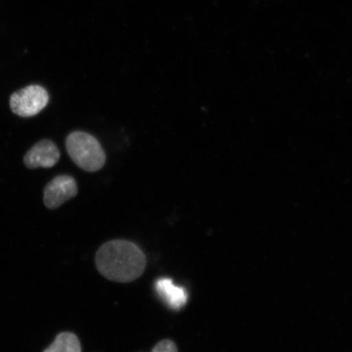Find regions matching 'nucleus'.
Instances as JSON below:
<instances>
[{
  "mask_svg": "<svg viewBox=\"0 0 352 352\" xmlns=\"http://www.w3.org/2000/svg\"><path fill=\"white\" fill-rule=\"evenodd\" d=\"M43 193L44 205L54 210L77 195V183L72 176L58 175L47 184Z\"/></svg>",
  "mask_w": 352,
  "mask_h": 352,
  "instance_id": "4",
  "label": "nucleus"
},
{
  "mask_svg": "<svg viewBox=\"0 0 352 352\" xmlns=\"http://www.w3.org/2000/svg\"><path fill=\"white\" fill-rule=\"evenodd\" d=\"M66 148L72 160L81 169L96 173L105 164L102 146L94 136L83 131H74L66 139Z\"/></svg>",
  "mask_w": 352,
  "mask_h": 352,
  "instance_id": "2",
  "label": "nucleus"
},
{
  "mask_svg": "<svg viewBox=\"0 0 352 352\" xmlns=\"http://www.w3.org/2000/svg\"><path fill=\"white\" fill-rule=\"evenodd\" d=\"M60 160V151L50 140L39 142L25 154L24 164L30 169L51 168Z\"/></svg>",
  "mask_w": 352,
  "mask_h": 352,
  "instance_id": "5",
  "label": "nucleus"
},
{
  "mask_svg": "<svg viewBox=\"0 0 352 352\" xmlns=\"http://www.w3.org/2000/svg\"><path fill=\"white\" fill-rule=\"evenodd\" d=\"M43 352H82V347L76 334L64 332L58 334Z\"/></svg>",
  "mask_w": 352,
  "mask_h": 352,
  "instance_id": "7",
  "label": "nucleus"
},
{
  "mask_svg": "<svg viewBox=\"0 0 352 352\" xmlns=\"http://www.w3.org/2000/svg\"><path fill=\"white\" fill-rule=\"evenodd\" d=\"M50 101L45 88L39 85H30L17 91L11 96L12 111L22 118L37 116L47 107Z\"/></svg>",
  "mask_w": 352,
  "mask_h": 352,
  "instance_id": "3",
  "label": "nucleus"
},
{
  "mask_svg": "<svg viewBox=\"0 0 352 352\" xmlns=\"http://www.w3.org/2000/svg\"><path fill=\"white\" fill-rule=\"evenodd\" d=\"M152 352H178V349L173 341L165 340L158 342Z\"/></svg>",
  "mask_w": 352,
  "mask_h": 352,
  "instance_id": "8",
  "label": "nucleus"
},
{
  "mask_svg": "<svg viewBox=\"0 0 352 352\" xmlns=\"http://www.w3.org/2000/svg\"><path fill=\"white\" fill-rule=\"evenodd\" d=\"M156 292L158 296L171 309L179 311L188 302V293L182 286L175 285L170 278H161L156 281Z\"/></svg>",
  "mask_w": 352,
  "mask_h": 352,
  "instance_id": "6",
  "label": "nucleus"
},
{
  "mask_svg": "<svg viewBox=\"0 0 352 352\" xmlns=\"http://www.w3.org/2000/svg\"><path fill=\"white\" fill-rule=\"evenodd\" d=\"M100 274L116 283H131L144 274L146 257L133 242L113 240L100 246L96 255Z\"/></svg>",
  "mask_w": 352,
  "mask_h": 352,
  "instance_id": "1",
  "label": "nucleus"
}]
</instances>
